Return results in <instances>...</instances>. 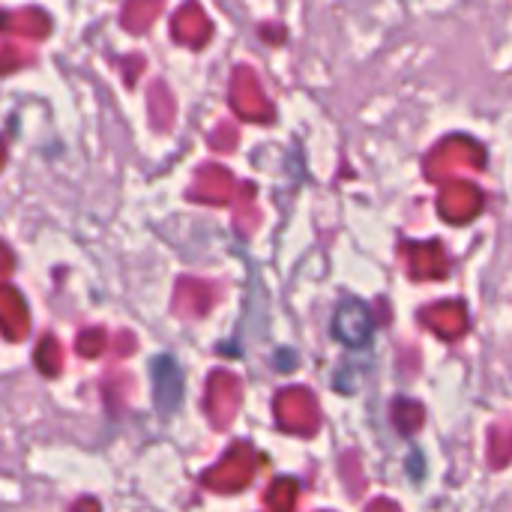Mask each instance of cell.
<instances>
[{"mask_svg":"<svg viewBox=\"0 0 512 512\" xmlns=\"http://www.w3.org/2000/svg\"><path fill=\"white\" fill-rule=\"evenodd\" d=\"M258 453L252 450L249 441H234L228 447V453L201 477V483L210 489V492H222V495H231V492H240L252 483L255 471H258Z\"/></svg>","mask_w":512,"mask_h":512,"instance_id":"obj_1","label":"cell"},{"mask_svg":"<svg viewBox=\"0 0 512 512\" xmlns=\"http://www.w3.org/2000/svg\"><path fill=\"white\" fill-rule=\"evenodd\" d=\"M459 168H471V171L486 168V150L480 141H474L468 135H450L426 156V177L432 183H441L447 174H453Z\"/></svg>","mask_w":512,"mask_h":512,"instance_id":"obj_2","label":"cell"},{"mask_svg":"<svg viewBox=\"0 0 512 512\" xmlns=\"http://www.w3.org/2000/svg\"><path fill=\"white\" fill-rule=\"evenodd\" d=\"M273 414L282 432L288 435H300V438H312L321 429V411L315 396L306 387H288L276 396L273 402Z\"/></svg>","mask_w":512,"mask_h":512,"instance_id":"obj_3","label":"cell"},{"mask_svg":"<svg viewBox=\"0 0 512 512\" xmlns=\"http://www.w3.org/2000/svg\"><path fill=\"white\" fill-rule=\"evenodd\" d=\"M240 399H243V384L237 375H231V372H213L210 375L204 408H207V417L216 429L231 426V420L240 411Z\"/></svg>","mask_w":512,"mask_h":512,"instance_id":"obj_4","label":"cell"},{"mask_svg":"<svg viewBox=\"0 0 512 512\" xmlns=\"http://www.w3.org/2000/svg\"><path fill=\"white\" fill-rule=\"evenodd\" d=\"M399 255L408 267V276L417 282H438L447 279L450 273V258L447 249L438 240H426V243H402Z\"/></svg>","mask_w":512,"mask_h":512,"instance_id":"obj_5","label":"cell"},{"mask_svg":"<svg viewBox=\"0 0 512 512\" xmlns=\"http://www.w3.org/2000/svg\"><path fill=\"white\" fill-rule=\"evenodd\" d=\"M483 192L468 183V180H450L444 186V192L438 195V213L450 222V225H468L483 213Z\"/></svg>","mask_w":512,"mask_h":512,"instance_id":"obj_6","label":"cell"},{"mask_svg":"<svg viewBox=\"0 0 512 512\" xmlns=\"http://www.w3.org/2000/svg\"><path fill=\"white\" fill-rule=\"evenodd\" d=\"M153 378V402L162 417L174 414L183 402V369L171 354H162L150 363Z\"/></svg>","mask_w":512,"mask_h":512,"instance_id":"obj_7","label":"cell"},{"mask_svg":"<svg viewBox=\"0 0 512 512\" xmlns=\"http://www.w3.org/2000/svg\"><path fill=\"white\" fill-rule=\"evenodd\" d=\"M420 321L426 330H432L438 339L444 342H456L468 333V309L459 300H444V303H432L420 312Z\"/></svg>","mask_w":512,"mask_h":512,"instance_id":"obj_8","label":"cell"},{"mask_svg":"<svg viewBox=\"0 0 512 512\" xmlns=\"http://www.w3.org/2000/svg\"><path fill=\"white\" fill-rule=\"evenodd\" d=\"M333 333L351 348H363L372 336V315L360 300H345L333 318Z\"/></svg>","mask_w":512,"mask_h":512,"instance_id":"obj_9","label":"cell"},{"mask_svg":"<svg viewBox=\"0 0 512 512\" xmlns=\"http://www.w3.org/2000/svg\"><path fill=\"white\" fill-rule=\"evenodd\" d=\"M0 330L9 342H21L27 336V306L12 288H0Z\"/></svg>","mask_w":512,"mask_h":512,"instance_id":"obj_10","label":"cell"},{"mask_svg":"<svg viewBox=\"0 0 512 512\" xmlns=\"http://www.w3.org/2000/svg\"><path fill=\"white\" fill-rule=\"evenodd\" d=\"M489 468L492 471H504L512 462V423L510 420H498L489 429Z\"/></svg>","mask_w":512,"mask_h":512,"instance_id":"obj_11","label":"cell"},{"mask_svg":"<svg viewBox=\"0 0 512 512\" xmlns=\"http://www.w3.org/2000/svg\"><path fill=\"white\" fill-rule=\"evenodd\" d=\"M210 297H213V291L207 288V285H198V282H183L180 288H177V303H174V312L177 315H204L207 309H210Z\"/></svg>","mask_w":512,"mask_h":512,"instance_id":"obj_12","label":"cell"},{"mask_svg":"<svg viewBox=\"0 0 512 512\" xmlns=\"http://www.w3.org/2000/svg\"><path fill=\"white\" fill-rule=\"evenodd\" d=\"M393 423L402 435H414L426 423V408L414 399H396L393 402Z\"/></svg>","mask_w":512,"mask_h":512,"instance_id":"obj_13","label":"cell"},{"mask_svg":"<svg viewBox=\"0 0 512 512\" xmlns=\"http://www.w3.org/2000/svg\"><path fill=\"white\" fill-rule=\"evenodd\" d=\"M297 495H300V486L297 480L291 477H279L276 483H270L267 489V510L270 512H294L297 510Z\"/></svg>","mask_w":512,"mask_h":512,"instance_id":"obj_14","label":"cell"},{"mask_svg":"<svg viewBox=\"0 0 512 512\" xmlns=\"http://www.w3.org/2000/svg\"><path fill=\"white\" fill-rule=\"evenodd\" d=\"M339 474H342V483L348 486V492L354 498H360L366 492V474H363V465H360V453L357 450H348L342 453L339 459Z\"/></svg>","mask_w":512,"mask_h":512,"instance_id":"obj_15","label":"cell"},{"mask_svg":"<svg viewBox=\"0 0 512 512\" xmlns=\"http://www.w3.org/2000/svg\"><path fill=\"white\" fill-rule=\"evenodd\" d=\"M36 366L48 378L60 375V369H63V348H60V342L54 336H45L39 342V348H36Z\"/></svg>","mask_w":512,"mask_h":512,"instance_id":"obj_16","label":"cell"},{"mask_svg":"<svg viewBox=\"0 0 512 512\" xmlns=\"http://www.w3.org/2000/svg\"><path fill=\"white\" fill-rule=\"evenodd\" d=\"M102 348H105V333L102 330H87V333L78 336V354L81 357L93 360V357L102 354Z\"/></svg>","mask_w":512,"mask_h":512,"instance_id":"obj_17","label":"cell"},{"mask_svg":"<svg viewBox=\"0 0 512 512\" xmlns=\"http://www.w3.org/2000/svg\"><path fill=\"white\" fill-rule=\"evenodd\" d=\"M366 512H402L399 504H393V501H387V498H378V501H372L369 504V510Z\"/></svg>","mask_w":512,"mask_h":512,"instance_id":"obj_18","label":"cell"},{"mask_svg":"<svg viewBox=\"0 0 512 512\" xmlns=\"http://www.w3.org/2000/svg\"><path fill=\"white\" fill-rule=\"evenodd\" d=\"M72 512H99V504L96 501H90V498H84V501H78Z\"/></svg>","mask_w":512,"mask_h":512,"instance_id":"obj_19","label":"cell"},{"mask_svg":"<svg viewBox=\"0 0 512 512\" xmlns=\"http://www.w3.org/2000/svg\"><path fill=\"white\" fill-rule=\"evenodd\" d=\"M9 270V258L3 255V249H0V273H6Z\"/></svg>","mask_w":512,"mask_h":512,"instance_id":"obj_20","label":"cell"}]
</instances>
